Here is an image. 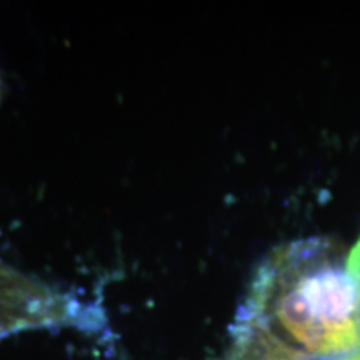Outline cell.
Listing matches in <instances>:
<instances>
[{
	"instance_id": "6da1fadb",
	"label": "cell",
	"mask_w": 360,
	"mask_h": 360,
	"mask_svg": "<svg viewBox=\"0 0 360 360\" xmlns=\"http://www.w3.org/2000/svg\"><path fill=\"white\" fill-rule=\"evenodd\" d=\"M69 315L70 304L64 295L0 262V330L64 322Z\"/></svg>"
},
{
	"instance_id": "7a4b0ae2",
	"label": "cell",
	"mask_w": 360,
	"mask_h": 360,
	"mask_svg": "<svg viewBox=\"0 0 360 360\" xmlns=\"http://www.w3.org/2000/svg\"><path fill=\"white\" fill-rule=\"evenodd\" d=\"M347 267L350 270V274L357 278L359 285H360V237L350 252L347 254Z\"/></svg>"
},
{
	"instance_id": "3957f363",
	"label": "cell",
	"mask_w": 360,
	"mask_h": 360,
	"mask_svg": "<svg viewBox=\"0 0 360 360\" xmlns=\"http://www.w3.org/2000/svg\"><path fill=\"white\" fill-rule=\"evenodd\" d=\"M0 96H2V80H0Z\"/></svg>"
}]
</instances>
